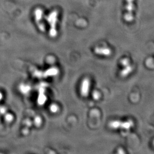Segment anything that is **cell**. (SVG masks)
Masks as SVG:
<instances>
[{
    "label": "cell",
    "instance_id": "cell-1",
    "mask_svg": "<svg viewBox=\"0 0 154 154\" xmlns=\"http://www.w3.org/2000/svg\"><path fill=\"white\" fill-rule=\"evenodd\" d=\"M46 20L50 26V36L51 38H55L58 35L57 26L58 21V12L57 11H53L47 16Z\"/></svg>",
    "mask_w": 154,
    "mask_h": 154
},
{
    "label": "cell",
    "instance_id": "cell-2",
    "mask_svg": "<svg viewBox=\"0 0 154 154\" xmlns=\"http://www.w3.org/2000/svg\"><path fill=\"white\" fill-rule=\"evenodd\" d=\"M34 17L37 26L40 31L45 32L46 28L43 21V12L40 8H37L34 11Z\"/></svg>",
    "mask_w": 154,
    "mask_h": 154
},
{
    "label": "cell",
    "instance_id": "cell-3",
    "mask_svg": "<svg viewBox=\"0 0 154 154\" xmlns=\"http://www.w3.org/2000/svg\"><path fill=\"white\" fill-rule=\"evenodd\" d=\"M126 5L125 7L126 13L124 19L126 22H131L134 20L133 12L134 10V0H126Z\"/></svg>",
    "mask_w": 154,
    "mask_h": 154
},
{
    "label": "cell",
    "instance_id": "cell-4",
    "mask_svg": "<svg viewBox=\"0 0 154 154\" xmlns=\"http://www.w3.org/2000/svg\"><path fill=\"white\" fill-rule=\"evenodd\" d=\"M95 52L99 55L109 56L111 54L110 48L106 47H97L95 49Z\"/></svg>",
    "mask_w": 154,
    "mask_h": 154
},
{
    "label": "cell",
    "instance_id": "cell-5",
    "mask_svg": "<svg viewBox=\"0 0 154 154\" xmlns=\"http://www.w3.org/2000/svg\"><path fill=\"white\" fill-rule=\"evenodd\" d=\"M124 68L121 71V75L123 77H126L132 72L133 68L132 66H131L130 64L124 66Z\"/></svg>",
    "mask_w": 154,
    "mask_h": 154
},
{
    "label": "cell",
    "instance_id": "cell-6",
    "mask_svg": "<svg viewBox=\"0 0 154 154\" xmlns=\"http://www.w3.org/2000/svg\"><path fill=\"white\" fill-rule=\"evenodd\" d=\"M134 125V123L132 121L129 120L125 122H121L120 128L126 130H129Z\"/></svg>",
    "mask_w": 154,
    "mask_h": 154
},
{
    "label": "cell",
    "instance_id": "cell-7",
    "mask_svg": "<svg viewBox=\"0 0 154 154\" xmlns=\"http://www.w3.org/2000/svg\"><path fill=\"white\" fill-rule=\"evenodd\" d=\"M83 90H84L85 89V90L84 94H85V96H86V94H87L88 91V90H87L86 89L88 88H89V87H88V86H89V82H87L86 80H85V82H83Z\"/></svg>",
    "mask_w": 154,
    "mask_h": 154
},
{
    "label": "cell",
    "instance_id": "cell-8",
    "mask_svg": "<svg viewBox=\"0 0 154 154\" xmlns=\"http://www.w3.org/2000/svg\"><path fill=\"white\" fill-rule=\"evenodd\" d=\"M121 63H122V65L124 66H128V65H129L130 64V63L129 60H128V58H124L123 60H122V61H121Z\"/></svg>",
    "mask_w": 154,
    "mask_h": 154
},
{
    "label": "cell",
    "instance_id": "cell-9",
    "mask_svg": "<svg viewBox=\"0 0 154 154\" xmlns=\"http://www.w3.org/2000/svg\"><path fill=\"white\" fill-rule=\"evenodd\" d=\"M13 117H12V115H10V114H9V115H7L6 116V120H7L8 121H10L12 120L13 119Z\"/></svg>",
    "mask_w": 154,
    "mask_h": 154
},
{
    "label": "cell",
    "instance_id": "cell-10",
    "mask_svg": "<svg viewBox=\"0 0 154 154\" xmlns=\"http://www.w3.org/2000/svg\"><path fill=\"white\" fill-rule=\"evenodd\" d=\"M2 93H0V100L2 99Z\"/></svg>",
    "mask_w": 154,
    "mask_h": 154
},
{
    "label": "cell",
    "instance_id": "cell-11",
    "mask_svg": "<svg viewBox=\"0 0 154 154\" xmlns=\"http://www.w3.org/2000/svg\"><path fill=\"white\" fill-rule=\"evenodd\" d=\"M153 145H154V141H153Z\"/></svg>",
    "mask_w": 154,
    "mask_h": 154
}]
</instances>
